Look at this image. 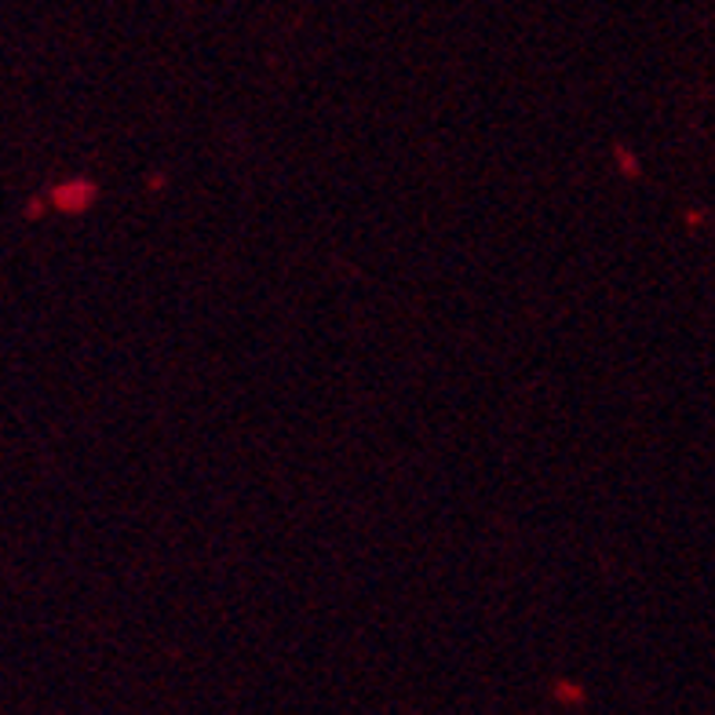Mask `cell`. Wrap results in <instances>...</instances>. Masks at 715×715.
<instances>
[]
</instances>
